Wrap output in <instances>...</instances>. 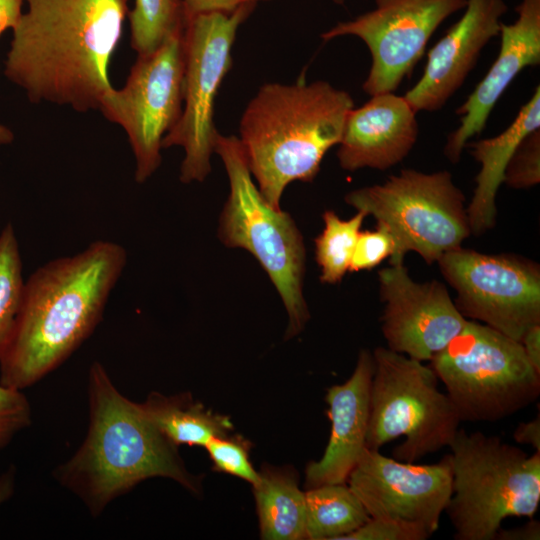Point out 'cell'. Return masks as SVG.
I'll return each mask as SVG.
<instances>
[{"instance_id": "6da1fadb", "label": "cell", "mask_w": 540, "mask_h": 540, "mask_svg": "<svg viewBox=\"0 0 540 540\" xmlns=\"http://www.w3.org/2000/svg\"><path fill=\"white\" fill-rule=\"evenodd\" d=\"M12 29L4 73L33 103L98 110L128 0H25Z\"/></svg>"}, {"instance_id": "7a4b0ae2", "label": "cell", "mask_w": 540, "mask_h": 540, "mask_svg": "<svg viewBox=\"0 0 540 540\" xmlns=\"http://www.w3.org/2000/svg\"><path fill=\"white\" fill-rule=\"evenodd\" d=\"M126 263L121 244L96 240L36 269L0 355V383L23 390L64 363L100 323Z\"/></svg>"}, {"instance_id": "3957f363", "label": "cell", "mask_w": 540, "mask_h": 540, "mask_svg": "<svg viewBox=\"0 0 540 540\" xmlns=\"http://www.w3.org/2000/svg\"><path fill=\"white\" fill-rule=\"evenodd\" d=\"M89 425L77 451L54 470L59 484L98 516L116 498L153 477L198 493L200 479L185 467L177 446L125 397L100 362L88 374Z\"/></svg>"}, {"instance_id": "277c9868", "label": "cell", "mask_w": 540, "mask_h": 540, "mask_svg": "<svg viewBox=\"0 0 540 540\" xmlns=\"http://www.w3.org/2000/svg\"><path fill=\"white\" fill-rule=\"evenodd\" d=\"M354 108L351 95L326 81L266 83L244 110L238 138L251 175L276 209L294 181L311 182L330 148L341 141Z\"/></svg>"}, {"instance_id": "5b68a950", "label": "cell", "mask_w": 540, "mask_h": 540, "mask_svg": "<svg viewBox=\"0 0 540 540\" xmlns=\"http://www.w3.org/2000/svg\"><path fill=\"white\" fill-rule=\"evenodd\" d=\"M452 493L446 506L456 540H495L508 517L533 518L540 503V452L481 431L458 429L449 445Z\"/></svg>"}, {"instance_id": "8992f818", "label": "cell", "mask_w": 540, "mask_h": 540, "mask_svg": "<svg viewBox=\"0 0 540 540\" xmlns=\"http://www.w3.org/2000/svg\"><path fill=\"white\" fill-rule=\"evenodd\" d=\"M214 152L224 163L230 188L220 217L219 239L227 247L247 250L260 263L288 314L286 337L296 336L310 318L303 293V237L292 217L273 208L260 193L238 137L218 132Z\"/></svg>"}, {"instance_id": "52a82bcc", "label": "cell", "mask_w": 540, "mask_h": 540, "mask_svg": "<svg viewBox=\"0 0 540 540\" xmlns=\"http://www.w3.org/2000/svg\"><path fill=\"white\" fill-rule=\"evenodd\" d=\"M461 421L495 422L535 402L540 373L522 344L483 323L463 329L430 360Z\"/></svg>"}, {"instance_id": "ba28073f", "label": "cell", "mask_w": 540, "mask_h": 540, "mask_svg": "<svg viewBox=\"0 0 540 540\" xmlns=\"http://www.w3.org/2000/svg\"><path fill=\"white\" fill-rule=\"evenodd\" d=\"M372 355L366 447L379 450L403 437L393 458L410 463L449 447L461 420L449 396L439 390L434 370L387 347Z\"/></svg>"}, {"instance_id": "9c48e42d", "label": "cell", "mask_w": 540, "mask_h": 540, "mask_svg": "<svg viewBox=\"0 0 540 540\" xmlns=\"http://www.w3.org/2000/svg\"><path fill=\"white\" fill-rule=\"evenodd\" d=\"M345 201L390 231L396 244L390 264L403 262L409 251L435 263L471 234L465 196L448 171L403 169L382 184L349 192Z\"/></svg>"}, {"instance_id": "30bf717a", "label": "cell", "mask_w": 540, "mask_h": 540, "mask_svg": "<svg viewBox=\"0 0 540 540\" xmlns=\"http://www.w3.org/2000/svg\"><path fill=\"white\" fill-rule=\"evenodd\" d=\"M256 4H243L231 13L199 14L186 21L182 113L162 140V149H184L179 177L182 183L202 182L211 171L210 158L218 134L213 119L216 96L232 67L238 28Z\"/></svg>"}, {"instance_id": "8fae6325", "label": "cell", "mask_w": 540, "mask_h": 540, "mask_svg": "<svg viewBox=\"0 0 540 540\" xmlns=\"http://www.w3.org/2000/svg\"><path fill=\"white\" fill-rule=\"evenodd\" d=\"M184 30L153 52L137 55L123 87L103 97L99 111L126 133L135 158V181L144 183L161 164L162 140L183 108Z\"/></svg>"}, {"instance_id": "7c38bea8", "label": "cell", "mask_w": 540, "mask_h": 540, "mask_svg": "<svg viewBox=\"0 0 540 540\" xmlns=\"http://www.w3.org/2000/svg\"><path fill=\"white\" fill-rule=\"evenodd\" d=\"M455 290L460 313L520 342L540 324V268L511 254H485L459 247L437 261Z\"/></svg>"}, {"instance_id": "4fadbf2b", "label": "cell", "mask_w": 540, "mask_h": 540, "mask_svg": "<svg viewBox=\"0 0 540 540\" xmlns=\"http://www.w3.org/2000/svg\"><path fill=\"white\" fill-rule=\"evenodd\" d=\"M375 9L340 22L321 38L346 35L367 45L372 64L363 90L370 96L394 92L422 57L438 26L464 9L467 0H375Z\"/></svg>"}, {"instance_id": "5bb4252c", "label": "cell", "mask_w": 540, "mask_h": 540, "mask_svg": "<svg viewBox=\"0 0 540 540\" xmlns=\"http://www.w3.org/2000/svg\"><path fill=\"white\" fill-rule=\"evenodd\" d=\"M347 482L370 518L417 524L432 536L452 493L451 456L417 465L366 448Z\"/></svg>"}, {"instance_id": "9a60e30c", "label": "cell", "mask_w": 540, "mask_h": 540, "mask_svg": "<svg viewBox=\"0 0 540 540\" xmlns=\"http://www.w3.org/2000/svg\"><path fill=\"white\" fill-rule=\"evenodd\" d=\"M378 277L384 303L381 329L387 348L430 361L465 326L468 319L439 281H414L403 262L381 269Z\"/></svg>"}, {"instance_id": "2e32d148", "label": "cell", "mask_w": 540, "mask_h": 540, "mask_svg": "<svg viewBox=\"0 0 540 540\" xmlns=\"http://www.w3.org/2000/svg\"><path fill=\"white\" fill-rule=\"evenodd\" d=\"M462 17L428 53L424 72L405 99L416 111H437L461 87L485 45L500 33L503 0H467Z\"/></svg>"}, {"instance_id": "e0dca14e", "label": "cell", "mask_w": 540, "mask_h": 540, "mask_svg": "<svg viewBox=\"0 0 540 540\" xmlns=\"http://www.w3.org/2000/svg\"><path fill=\"white\" fill-rule=\"evenodd\" d=\"M518 18L500 25L499 54L474 91L457 109L460 125L449 134L444 152L453 163L459 161L469 139L482 132L500 96L526 67L540 63V0H522Z\"/></svg>"}, {"instance_id": "ac0fdd59", "label": "cell", "mask_w": 540, "mask_h": 540, "mask_svg": "<svg viewBox=\"0 0 540 540\" xmlns=\"http://www.w3.org/2000/svg\"><path fill=\"white\" fill-rule=\"evenodd\" d=\"M417 112L404 96L379 93L348 113L337 151L340 166L386 170L401 162L418 138Z\"/></svg>"}, {"instance_id": "d6986e66", "label": "cell", "mask_w": 540, "mask_h": 540, "mask_svg": "<svg viewBox=\"0 0 540 540\" xmlns=\"http://www.w3.org/2000/svg\"><path fill=\"white\" fill-rule=\"evenodd\" d=\"M373 372L372 353L361 350L350 378L328 388L325 399L329 405L331 434L321 459L310 462L306 467L307 489L345 483L367 448Z\"/></svg>"}, {"instance_id": "ffe728a7", "label": "cell", "mask_w": 540, "mask_h": 540, "mask_svg": "<svg viewBox=\"0 0 540 540\" xmlns=\"http://www.w3.org/2000/svg\"><path fill=\"white\" fill-rule=\"evenodd\" d=\"M540 129V86L519 110L513 122L495 137L467 142L471 155L481 165L476 187L467 207L470 231L480 235L496 222V195L503 183L505 168L521 140Z\"/></svg>"}, {"instance_id": "44dd1931", "label": "cell", "mask_w": 540, "mask_h": 540, "mask_svg": "<svg viewBox=\"0 0 540 540\" xmlns=\"http://www.w3.org/2000/svg\"><path fill=\"white\" fill-rule=\"evenodd\" d=\"M253 486L261 538L306 539L305 492L293 472L264 466Z\"/></svg>"}, {"instance_id": "7402d4cb", "label": "cell", "mask_w": 540, "mask_h": 540, "mask_svg": "<svg viewBox=\"0 0 540 540\" xmlns=\"http://www.w3.org/2000/svg\"><path fill=\"white\" fill-rule=\"evenodd\" d=\"M150 422L176 446L204 447L212 438L229 435V417L207 409L189 394L165 396L152 392L140 403Z\"/></svg>"}, {"instance_id": "603a6c76", "label": "cell", "mask_w": 540, "mask_h": 540, "mask_svg": "<svg viewBox=\"0 0 540 540\" xmlns=\"http://www.w3.org/2000/svg\"><path fill=\"white\" fill-rule=\"evenodd\" d=\"M306 500V539L342 540L364 525L370 516L345 483L309 488Z\"/></svg>"}, {"instance_id": "cb8c5ba5", "label": "cell", "mask_w": 540, "mask_h": 540, "mask_svg": "<svg viewBox=\"0 0 540 540\" xmlns=\"http://www.w3.org/2000/svg\"><path fill=\"white\" fill-rule=\"evenodd\" d=\"M366 216L363 211H357L352 218L343 220L334 211L324 212L323 231L315 238V257L321 269V282L336 284L349 271L357 238Z\"/></svg>"}, {"instance_id": "d4e9b609", "label": "cell", "mask_w": 540, "mask_h": 540, "mask_svg": "<svg viewBox=\"0 0 540 540\" xmlns=\"http://www.w3.org/2000/svg\"><path fill=\"white\" fill-rule=\"evenodd\" d=\"M128 18L130 45L137 55L153 52L186 26L182 0H134Z\"/></svg>"}, {"instance_id": "484cf974", "label": "cell", "mask_w": 540, "mask_h": 540, "mask_svg": "<svg viewBox=\"0 0 540 540\" xmlns=\"http://www.w3.org/2000/svg\"><path fill=\"white\" fill-rule=\"evenodd\" d=\"M24 284L17 236L8 223L0 232V355L13 330Z\"/></svg>"}, {"instance_id": "4316f807", "label": "cell", "mask_w": 540, "mask_h": 540, "mask_svg": "<svg viewBox=\"0 0 540 540\" xmlns=\"http://www.w3.org/2000/svg\"><path fill=\"white\" fill-rule=\"evenodd\" d=\"M251 444L240 435L212 438L204 448L213 463V469L241 478L252 486L260 480L249 460Z\"/></svg>"}, {"instance_id": "83f0119b", "label": "cell", "mask_w": 540, "mask_h": 540, "mask_svg": "<svg viewBox=\"0 0 540 540\" xmlns=\"http://www.w3.org/2000/svg\"><path fill=\"white\" fill-rule=\"evenodd\" d=\"M539 182L540 129H536L516 147L505 168L503 183L514 189H527Z\"/></svg>"}, {"instance_id": "f1b7e54d", "label": "cell", "mask_w": 540, "mask_h": 540, "mask_svg": "<svg viewBox=\"0 0 540 540\" xmlns=\"http://www.w3.org/2000/svg\"><path fill=\"white\" fill-rule=\"evenodd\" d=\"M396 250L395 240L390 231L377 223L374 230L360 231L350 263V272L371 270Z\"/></svg>"}, {"instance_id": "f546056e", "label": "cell", "mask_w": 540, "mask_h": 540, "mask_svg": "<svg viewBox=\"0 0 540 540\" xmlns=\"http://www.w3.org/2000/svg\"><path fill=\"white\" fill-rule=\"evenodd\" d=\"M30 403L22 390L0 383V449L31 424Z\"/></svg>"}, {"instance_id": "4dcf8cb0", "label": "cell", "mask_w": 540, "mask_h": 540, "mask_svg": "<svg viewBox=\"0 0 540 540\" xmlns=\"http://www.w3.org/2000/svg\"><path fill=\"white\" fill-rule=\"evenodd\" d=\"M430 536L417 524L389 518H370L342 540H426Z\"/></svg>"}, {"instance_id": "1f68e13d", "label": "cell", "mask_w": 540, "mask_h": 540, "mask_svg": "<svg viewBox=\"0 0 540 540\" xmlns=\"http://www.w3.org/2000/svg\"><path fill=\"white\" fill-rule=\"evenodd\" d=\"M261 0H182L187 19L204 13H231L246 3H257Z\"/></svg>"}, {"instance_id": "d6a6232c", "label": "cell", "mask_w": 540, "mask_h": 540, "mask_svg": "<svg viewBox=\"0 0 540 540\" xmlns=\"http://www.w3.org/2000/svg\"><path fill=\"white\" fill-rule=\"evenodd\" d=\"M517 443L530 445L540 452V415L527 422H520L513 433Z\"/></svg>"}, {"instance_id": "836d02e7", "label": "cell", "mask_w": 540, "mask_h": 540, "mask_svg": "<svg viewBox=\"0 0 540 540\" xmlns=\"http://www.w3.org/2000/svg\"><path fill=\"white\" fill-rule=\"evenodd\" d=\"M539 540L540 523L533 518L524 525L512 528L501 529L496 534L495 540Z\"/></svg>"}, {"instance_id": "e575fe53", "label": "cell", "mask_w": 540, "mask_h": 540, "mask_svg": "<svg viewBox=\"0 0 540 540\" xmlns=\"http://www.w3.org/2000/svg\"><path fill=\"white\" fill-rule=\"evenodd\" d=\"M520 343L532 367L540 373V324L528 329Z\"/></svg>"}, {"instance_id": "d590c367", "label": "cell", "mask_w": 540, "mask_h": 540, "mask_svg": "<svg viewBox=\"0 0 540 540\" xmlns=\"http://www.w3.org/2000/svg\"><path fill=\"white\" fill-rule=\"evenodd\" d=\"M25 0H0V36L13 29L22 15Z\"/></svg>"}, {"instance_id": "8d00e7d4", "label": "cell", "mask_w": 540, "mask_h": 540, "mask_svg": "<svg viewBox=\"0 0 540 540\" xmlns=\"http://www.w3.org/2000/svg\"><path fill=\"white\" fill-rule=\"evenodd\" d=\"M14 489V473L8 471L0 478V504L7 500Z\"/></svg>"}, {"instance_id": "74e56055", "label": "cell", "mask_w": 540, "mask_h": 540, "mask_svg": "<svg viewBox=\"0 0 540 540\" xmlns=\"http://www.w3.org/2000/svg\"><path fill=\"white\" fill-rule=\"evenodd\" d=\"M14 141V133L7 126L0 123V145H7Z\"/></svg>"}]
</instances>
